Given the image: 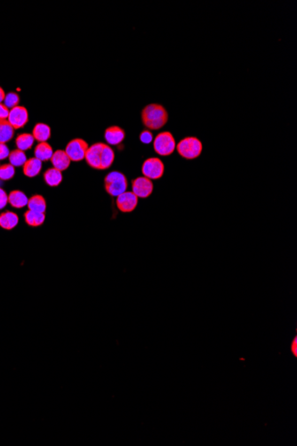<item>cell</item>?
I'll return each mask as SVG.
<instances>
[{"instance_id":"7402d4cb","label":"cell","mask_w":297,"mask_h":446,"mask_svg":"<svg viewBox=\"0 0 297 446\" xmlns=\"http://www.w3.org/2000/svg\"><path fill=\"white\" fill-rule=\"evenodd\" d=\"M15 130L8 120H0V144H7L11 141Z\"/></svg>"},{"instance_id":"30bf717a","label":"cell","mask_w":297,"mask_h":446,"mask_svg":"<svg viewBox=\"0 0 297 446\" xmlns=\"http://www.w3.org/2000/svg\"><path fill=\"white\" fill-rule=\"evenodd\" d=\"M104 145L105 144L99 142L91 145L87 149L85 160L90 168L101 170V155Z\"/></svg>"},{"instance_id":"6da1fadb","label":"cell","mask_w":297,"mask_h":446,"mask_svg":"<svg viewBox=\"0 0 297 446\" xmlns=\"http://www.w3.org/2000/svg\"><path fill=\"white\" fill-rule=\"evenodd\" d=\"M141 122L150 131L160 130L167 125L169 119L168 110L160 103H150L141 110Z\"/></svg>"},{"instance_id":"2e32d148","label":"cell","mask_w":297,"mask_h":446,"mask_svg":"<svg viewBox=\"0 0 297 446\" xmlns=\"http://www.w3.org/2000/svg\"><path fill=\"white\" fill-rule=\"evenodd\" d=\"M43 176L46 184L50 187H56L63 182L62 171L55 168H48Z\"/></svg>"},{"instance_id":"52a82bcc","label":"cell","mask_w":297,"mask_h":446,"mask_svg":"<svg viewBox=\"0 0 297 446\" xmlns=\"http://www.w3.org/2000/svg\"><path fill=\"white\" fill-rule=\"evenodd\" d=\"M132 192L141 199H147L153 194L154 190V184L153 180L148 179L145 176H138L131 182Z\"/></svg>"},{"instance_id":"4316f807","label":"cell","mask_w":297,"mask_h":446,"mask_svg":"<svg viewBox=\"0 0 297 446\" xmlns=\"http://www.w3.org/2000/svg\"><path fill=\"white\" fill-rule=\"evenodd\" d=\"M139 139H140V141H141L142 144H144V145H148V144H151V143L154 140L153 132L148 130H143V131L140 134Z\"/></svg>"},{"instance_id":"1f68e13d","label":"cell","mask_w":297,"mask_h":446,"mask_svg":"<svg viewBox=\"0 0 297 446\" xmlns=\"http://www.w3.org/2000/svg\"><path fill=\"white\" fill-rule=\"evenodd\" d=\"M5 97H6V93L3 90V88L0 86V103L4 102Z\"/></svg>"},{"instance_id":"83f0119b","label":"cell","mask_w":297,"mask_h":446,"mask_svg":"<svg viewBox=\"0 0 297 446\" xmlns=\"http://www.w3.org/2000/svg\"><path fill=\"white\" fill-rule=\"evenodd\" d=\"M10 154V150L6 144H0V161H4Z\"/></svg>"},{"instance_id":"277c9868","label":"cell","mask_w":297,"mask_h":446,"mask_svg":"<svg viewBox=\"0 0 297 446\" xmlns=\"http://www.w3.org/2000/svg\"><path fill=\"white\" fill-rule=\"evenodd\" d=\"M176 148V139L169 131H163L158 134L153 140V149L160 156H170L175 153Z\"/></svg>"},{"instance_id":"f546056e","label":"cell","mask_w":297,"mask_h":446,"mask_svg":"<svg viewBox=\"0 0 297 446\" xmlns=\"http://www.w3.org/2000/svg\"><path fill=\"white\" fill-rule=\"evenodd\" d=\"M10 110L4 103H0V120H8Z\"/></svg>"},{"instance_id":"ffe728a7","label":"cell","mask_w":297,"mask_h":446,"mask_svg":"<svg viewBox=\"0 0 297 446\" xmlns=\"http://www.w3.org/2000/svg\"><path fill=\"white\" fill-rule=\"evenodd\" d=\"M27 207L30 210L39 212V213H45L47 209V201L43 196L40 194L32 195L28 200Z\"/></svg>"},{"instance_id":"8992f818","label":"cell","mask_w":297,"mask_h":446,"mask_svg":"<svg viewBox=\"0 0 297 446\" xmlns=\"http://www.w3.org/2000/svg\"><path fill=\"white\" fill-rule=\"evenodd\" d=\"M89 147L88 144L82 138H75L68 143L65 148V153L71 161H81L85 160L86 151Z\"/></svg>"},{"instance_id":"484cf974","label":"cell","mask_w":297,"mask_h":446,"mask_svg":"<svg viewBox=\"0 0 297 446\" xmlns=\"http://www.w3.org/2000/svg\"><path fill=\"white\" fill-rule=\"evenodd\" d=\"M20 102V97L18 94L14 92H10L8 94H6L5 97L4 104L8 107V109H13L14 107L18 106Z\"/></svg>"},{"instance_id":"cb8c5ba5","label":"cell","mask_w":297,"mask_h":446,"mask_svg":"<svg viewBox=\"0 0 297 446\" xmlns=\"http://www.w3.org/2000/svg\"><path fill=\"white\" fill-rule=\"evenodd\" d=\"M8 159H9L10 164L13 165L15 168L24 166V163L28 160L24 151H21L19 149H16V150L10 152Z\"/></svg>"},{"instance_id":"4fadbf2b","label":"cell","mask_w":297,"mask_h":446,"mask_svg":"<svg viewBox=\"0 0 297 446\" xmlns=\"http://www.w3.org/2000/svg\"><path fill=\"white\" fill-rule=\"evenodd\" d=\"M19 223V216L12 211L3 212L0 214V227L5 230H13Z\"/></svg>"},{"instance_id":"f1b7e54d","label":"cell","mask_w":297,"mask_h":446,"mask_svg":"<svg viewBox=\"0 0 297 446\" xmlns=\"http://www.w3.org/2000/svg\"><path fill=\"white\" fill-rule=\"evenodd\" d=\"M8 203V195L2 188H0V210L3 209Z\"/></svg>"},{"instance_id":"7a4b0ae2","label":"cell","mask_w":297,"mask_h":446,"mask_svg":"<svg viewBox=\"0 0 297 446\" xmlns=\"http://www.w3.org/2000/svg\"><path fill=\"white\" fill-rule=\"evenodd\" d=\"M176 152L184 160L193 161L200 158L203 152V144L198 137H184L176 144Z\"/></svg>"},{"instance_id":"5bb4252c","label":"cell","mask_w":297,"mask_h":446,"mask_svg":"<svg viewBox=\"0 0 297 446\" xmlns=\"http://www.w3.org/2000/svg\"><path fill=\"white\" fill-rule=\"evenodd\" d=\"M32 136L39 143L47 142L51 137V128L45 123H38L33 128Z\"/></svg>"},{"instance_id":"e0dca14e","label":"cell","mask_w":297,"mask_h":446,"mask_svg":"<svg viewBox=\"0 0 297 446\" xmlns=\"http://www.w3.org/2000/svg\"><path fill=\"white\" fill-rule=\"evenodd\" d=\"M27 195L22 191L15 190L8 194V203L15 208H22L28 204Z\"/></svg>"},{"instance_id":"ac0fdd59","label":"cell","mask_w":297,"mask_h":446,"mask_svg":"<svg viewBox=\"0 0 297 446\" xmlns=\"http://www.w3.org/2000/svg\"><path fill=\"white\" fill-rule=\"evenodd\" d=\"M34 154H35V158L39 159V161H47L51 160L52 156L54 154V151H53L51 145L47 142H43V143H39V145L36 146Z\"/></svg>"},{"instance_id":"4dcf8cb0","label":"cell","mask_w":297,"mask_h":446,"mask_svg":"<svg viewBox=\"0 0 297 446\" xmlns=\"http://www.w3.org/2000/svg\"><path fill=\"white\" fill-rule=\"evenodd\" d=\"M291 351L293 352V356H297V338L294 337L293 342L291 344Z\"/></svg>"},{"instance_id":"44dd1931","label":"cell","mask_w":297,"mask_h":446,"mask_svg":"<svg viewBox=\"0 0 297 446\" xmlns=\"http://www.w3.org/2000/svg\"><path fill=\"white\" fill-rule=\"evenodd\" d=\"M115 161V153L110 145H104L101 155V170H106L112 166Z\"/></svg>"},{"instance_id":"9c48e42d","label":"cell","mask_w":297,"mask_h":446,"mask_svg":"<svg viewBox=\"0 0 297 446\" xmlns=\"http://www.w3.org/2000/svg\"><path fill=\"white\" fill-rule=\"evenodd\" d=\"M8 121L14 128V130L23 129L29 122L27 109L24 106L18 105L14 107L9 112Z\"/></svg>"},{"instance_id":"7c38bea8","label":"cell","mask_w":297,"mask_h":446,"mask_svg":"<svg viewBox=\"0 0 297 446\" xmlns=\"http://www.w3.org/2000/svg\"><path fill=\"white\" fill-rule=\"evenodd\" d=\"M51 162L54 168L63 172L70 167L71 161L69 156L67 155L65 151L57 150V151L54 152V154L51 158Z\"/></svg>"},{"instance_id":"d4e9b609","label":"cell","mask_w":297,"mask_h":446,"mask_svg":"<svg viewBox=\"0 0 297 446\" xmlns=\"http://www.w3.org/2000/svg\"><path fill=\"white\" fill-rule=\"evenodd\" d=\"M16 175V168L10 164H4L0 166V180H11Z\"/></svg>"},{"instance_id":"ba28073f","label":"cell","mask_w":297,"mask_h":446,"mask_svg":"<svg viewBox=\"0 0 297 446\" xmlns=\"http://www.w3.org/2000/svg\"><path fill=\"white\" fill-rule=\"evenodd\" d=\"M138 200L139 198L133 192L126 191L116 198V206L119 211L131 213L138 206Z\"/></svg>"},{"instance_id":"603a6c76","label":"cell","mask_w":297,"mask_h":446,"mask_svg":"<svg viewBox=\"0 0 297 446\" xmlns=\"http://www.w3.org/2000/svg\"><path fill=\"white\" fill-rule=\"evenodd\" d=\"M34 141H35V139L32 136V134H21L16 137V145L17 146V149L25 152V151L32 148Z\"/></svg>"},{"instance_id":"9a60e30c","label":"cell","mask_w":297,"mask_h":446,"mask_svg":"<svg viewBox=\"0 0 297 446\" xmlns=\"http://www.w3.org/2000/svg\"><path fill=\"white\" fill-rule=\"evenodd\" d=\"M24 174L28 177H35L38 176L41 168H42V161H39L37 158H31L26 161L24 166Z\"/></svg>"},{"instance_id":"3957f363","label":"cell","mask_w":297,"mask_h":446,"mask_svg":"<svg viewBox=\"0 0 297 446\" xmlns=\"http://www.w3.org/2000/svg\"><path fill=\"white\" fill-rule=\"evenodd\" d=\"M105 192L111 196L116 197L127 191L128 182L124 173L114 170L108 173L104 177Z\"/></svg>"},{"instance_id":"8fae6325","label":"cell","mask_w":297,"mask_h":446,"mask_svg":"<svg viewBox=\"0 0 297 446\" xmlns=\"http://www.w3.org/2000/svg\"><path fill=\"white\" fill-rule=\"evenodd\" d=\"M125 130L121 129L118 126H111L109 127L108 129H106L104 132V139L108 145H121L123 141L125 140Z\"/></svg>"},{"instance_id":"5b68a950","label":"cell","mask_w":297,"mask_h":446,"mask_svg":"<svg viewBox=\"0 0 297 446\" xmlns=\"http://www.w3.org/2000/svg\"><path fill=\"white\" fill-rule=\"evenodd\" d=\"M141 173L151 180H159L164 176V162L157 157L148 158L141 165Z\"/></svg>"},{"instance_id":"d6986e66","label":"cell","mask_w":297,"mask_h":446,"mask_svg":"<svg viewBox=\"0 0 297 446\" xmlns=\"http://www.w3.org/2000/svg\"><path fill=\"white\" fill-rule=\"evenodd\" d=\"M24 220L29 227H41L45 223L46 215L45 213H39L28 209L27 211L24 213Z\"/></svg>"}]
</instances>
